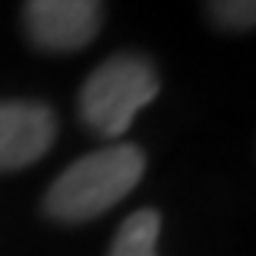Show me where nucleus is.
Listing matches in <instances>:
<instances>
[{
  "label": "nucleus",
  "mask_w": 256,
  "mask_h": 256,
  "mask_svg": "<svg viewBox=\"0 0 256 256\" xmlns=\"http://www.w3.org/2000/svg\"><path fill=\"white\" fill-rule=\"evenodd\" d=\"M156 240H160V213L136 210L116 230L114 246L106 256H156Z\"/></svg>",
  "instance_id": "39448f33"
},
{
  "label": "nucleus",
  "mask_w": 256,
  "mask_h": 256,
  "mask_svg": "<svg viewBox=\"0 0 256 256\" xmlns=\"http://www.w3.org/2000/svg\"><path fill=\"white\" fill-rule=\"evenodd\" d=\"M100 27L104 0H24V30L40 50H80Z\"/></svg>",
  "instance_id": "7ed1b4c3"
},
{
  "label": "nucleus",
  "mask_w": 256,
  "mask_h": 256,
  "mask_svg": "<svg viewBox=\"0 0 256 256\" xmlns=\"http://www.w3.org/2000/svg\"><path fill=\"white\" fill-rule=\"evenodd\" d=\"M206 14L223 30H250L256 20V0H206Z\"/></svg>",
  "instance_id": "423d86ee"
},
{
  "label": "nucleus",
  "mask_w": 256,
  "mask_h": 256,
  "mask_svg": "<svg viewBox=\"0 0 256 256\" xmlns=\"http://www.w3.org/2000/svg\"><path fill=\"white\" fill-rule=\"evenodd\" d=\"M160 94L156 66L140 54H114L80 86V120L100 136H124L143 106Z\"/></svg>",
  "instance_id": "f03ea898"
},
{
  "label": "nucleus",
  "mask_w": 256,
  "mask_h": 256,
  "mask_svg": "<svg viewBox=\"0 0 256 256\" xmlns=\"http://www.w3.org/2000/svg\"><path fill=\"white\" fill-rule=\"evenodd\" d=\"M146 156L133 143H110L70 163L47 190L44 210L64 223H84L116 206L140 183Z\"/></svg>",
  "instance_id": "f257e3e1"
},
{
  "label": "nucleus",
  "mask_w": 256,
  "mask_h": 256,
  "mask_svg": "<svg viewBox=\"0 0 256 256\" xmlns=\"http://www.w3.org/2000/svg\"><path fill=\"white\" fill-rule=\"evenodd\" d=\"M57 140V116L40 100H0V170L37 163Z\"/></svg>",
  "instance_id": "20e7f679"
}]
</instances>
